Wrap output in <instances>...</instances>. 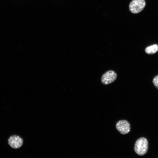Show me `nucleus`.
Returning a JSON list of instances; mask_svg holds the SVG:
<instances>
[{"mask_svg":"<svg viewBox=\"0 0 158 158\" xmlns=\"http://www.w3.org/2000/svg\"><path fill=\"white\" fill-rule=\"evenodd\" d=\"M148 150V142L146 138L141 137L136 141L134 146V150L135 153L140 156L145 154Z\"/></svg>","mask_w":158,"mask_h":158,"instance_id":"obj_1","label":"nucleus"},{"mask_svg":"<svg viewBox=\"0 0 158 158\" xmlns=\"http://www.w3.org/2000/svg\"><path fill=\"white\" fill-rule=\"evenodd\" d=\"M145 5V0H132L129 5V10L133 13H138L143 9Z\"/></svg>","mask_w":158,"mask_h":158,"instance_id":"obj_2","label":"nucleus"},{"mask_svg":"<svg viewBox=\"0 0 158 158\" xmlns=\"http://www.w3.org/2000/svg\"><path fill=\"white\" fill-rule=\"evenodd\" d=\"M117 77V74L115 71H108L102 75L101 79V82L104 85H107L114 81Z\"/></svg>","mask_w":158,"mask_h":158,"instance_id":"obj_3","label":"nucleus"},{"mask_svg":"<svg viewBox=\"0 0 158 158\" xmlns=\"http://www.w3.org/2000/svg\"><path fill=\"white\" fill-rule=\"evenodd\" d=\"M116 128L121 134L125 135L128 133L130 130V126L129 122L126 120L118 121L116 124Z\"/></svg>","mask_w":158,"mask_h":158,"instance_id":"obj_4","label":"nucleus"},{"mask_svg":"<svg viewBox=\"0 0 158 158\" xmlns=\"http://www.w3.org/2000/svg\"><path fill=\"white\" fill-rule=\"evenodd\" d=\"M8 143L12 148L17 149L20 148L22 146L23 144V140L19 136L13 135L9 138Z\"/></svg>","mask_w":158,"mask_h":158,"instance_id":"obj_5","label":"nucleus"},{"mask_svg":"<svg viewBox=\"0 0 158 158\" xmlns=\"http://www.w3.org/2000/svg\"><path fill=\"white\" fill-rule=\"evenodd\" d=\"M158 51V45L155 44L147 47L145 49L146 53L148 54H153Z\"/></svg>","mask_w":158,"mask_h":158,"instance_id":"obj_6","label":"nucleus"},{"mask_svg":"<svg viewBox=\"0 0 158 158\" xmlns=\"http://www.w3.org/2000/svg\"><path fill=\"white\" fill-rule=\"evenodd\" d=\"M153 83L154 86L158 89V75L154 78Z\"/></svg>","mask_w":158,"mask_h":158,"instance_id":"obj_7","label":"nucleus"}]
</instances>
